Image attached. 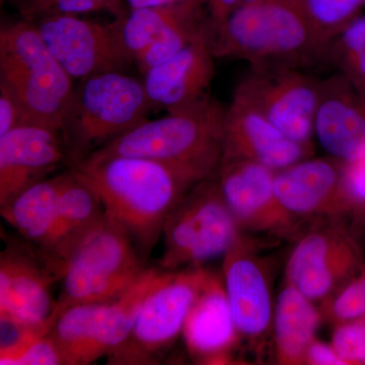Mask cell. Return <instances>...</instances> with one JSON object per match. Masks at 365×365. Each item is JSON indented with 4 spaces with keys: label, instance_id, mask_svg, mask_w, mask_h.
<instances>
[{
    "label": "cell",
    "instance_id": "obj_1",
    "mask_svg": "<svg viewBox=\"0 0 365 365\" xmlns=\"http://www.w3.org/2000/svg\"><path fill=\"white\" fill-rule=\"evenodd\" d=\"M71 168L97 192L106 215L123 228L145 260L172 209L197 184L169 165L133 157H88Z\"/></svg>",
    "mask_w": 365,
    "mask_h": 365
},
{
    "label": "cell",
    "instance_id": "obj_2",
    "mask_svg": "<svg viewBox=\"0 0 365 365\" xmlns=\"http://www.w3.org/2000/svg\"><path fill=\"white\" fill-rule=\"evenodd\" d=\"M208 38L215 58L245 60L251 67L304 71L326 64L328 52L302 0L240 4Z\"/></svg>",
    "mask_w": 365,
    "mask_h": 365
},
{
    "label": "cell",
    "instance_id": "obj_3",
    "mask_svg": "<svg viewBox=\"0 0 365 365\" xmlns=\"http://www.w3.org/2000/svg\"><path fill=\"white\" fill-rule=\"evenodd\" d=\"M225 109L210 96L157 120H146L88 155L155 160L198 182L217 172Z\"/></svg>",
    "mask_w": 365,
    "mask_h": 365
},
{
    "label": "cell",
    "instance_id": "obj_4",
    "mask_svg": "<svg viewBox=\"0 0 365 365\" xmlns=\"http://www.w3.org/2000/svg\"><path fill=\"white\" fill-rule=\"evenodd\" d=\"M73 81L50 51L36 24L21 20L2 25L0 85L16 100L21 124L61 132L73 95Z\"/></svg>",
    "mask_w": 365,
    "mask_h": 365
},
{
    "label": "cell",
    "instance_id": "obj_5",
    "mask_svg": "<svg viewBox=\"0 0 365 365\" xmlns=\"http://www.w3.org/2000/svg\"><path fill=\"white\" fill-rule=\"evenodd\" d=\"M153 107L144 83L122 71L81 79L61 129L69 165L143 123Z\"/></svg>",
    "mask_w": 365,
    "mask_h": 365
},
{
    "label": "cell",
    "instance_id": "obj_6",
    "mask_svg": "<svg viewBox=\"0 0 365 365\" xmlns=\"http://www.w3.org/2000/svg\"><path fill=\"white\" fill-rule=\"evenodd\" d=\"M146 269L131 237L105 215L67 261L57 312L59 314L76 304L113 302L129 289Z\"/></svg>",
    "mask_w": 365,
    "mask_h": 365
},
{
    "label": "cell",
    "instance_id": "obj_7",
    "mask_svg": "<svg viewBox=\"0 0 365 365\" xmlns=\"http://www.w3.org/2000/svg\"><path fill=\"white\" fill-rule=\"evenodd\" d=\"M240 234L241 228L213 175L190 188L168 216L160 268L175 271L202 266L225 256Z\"/></svg>",
    "mask_w": 365,
    "mask_h": 365
},
{
    "label": "cell",
    "instance_id": "obj_8",
    "mask_svg": "<svg viewBox=\"0 0 365 365\" xmlns=\"http://www.w3.org/2000/svg\"><path fill=\"white\" fill-rule=\"evenodd\" d=\"M205 270L202 266L165 270L160 282L143 300L130 335L107 356L108 364H155L182 332Z\"/></svg>",
    "mask_w": 365,
    "mask_h": 365
},
{
    "label": "cell",
    "instance_id": "obj_9",
    "mask_svg": "<svg viewBox=\"0 0 365 365\" xmlns=\"http://www.w3.org/2000/svg\"><path fill=\"white\" fill-rule=\"evenodd\" d=\"M321 79L302 69L251 67L235 97L262 113L288 138L313 151Z\"/></svg>",
    "mask_w": 365,
    "mask_h": 365
},
{
    "label": "cell",
    "instance_id": "obj_10",
    "mask_svg": "<svg viewBox=\"0 0 365 365\" xmlns=\"http://www.w3.org/2000/svg\"><path fill=\"white\" fill-rule=\"evenodd\" d=\"M125 18L102 24L62 14L35 24L55 58L72 78L81 81L106 72H123L134 61L122 34Z\"/></svg>",
    "mask_w": 365,
    "mask_h": 365
},
{
    "label": "cell",
    "instance_id": "obj_11",
    "mask_svg": "<svg viewBox=\"0 0 365 365\" xmlns=\"http://www.w3.org/2000/svg\"><path fill=\"white\" fill-rule=\"evenodd\" d=\"M364 272L354 237L337 225L307 232L295 247L287 268V282L311 300L326 299Z\"/></svg>",
    "mask_w": 365,
    "mask_h": 365
},
{
    "label": "cell",
    "instance_id": "obj_12",
    "mask_svg": "<svg viewBox=\"0 0 365 365\" xmlns=\"http://www.w3.org/2000/svg\"><path fill=\"white\" fill-rule=\"evenodd\" d=\"M276 170L242 158L222 160L215 176L225 202L242 230L283 235L295 218L278 201Z\"/></svg>",
    "mask_w": 365,
    "mask_h": 365
},
{
    "label": "cell",
    "instance_id": "obj_13",
    "mask_svg": "<svg viewBox=\"0 0 365 365\" xmlns=\"http://www.w3.org/2000/svg\"><path fill=\"white\" fill-rule=\"evenodd\" d=\"M240 234L223 260V284L240 337L258 342L273 325L271 281L265 263Z\"/></svg>",
    "mask_w": 365,
    "mask_h": 365
},
{
    "label": "cell",
    "instance_id": "obj_14",
    "mask_svg": "<svg viewBox=\"0 0 365 365\" xmlns=\"http://www.w3.org/2000/svg\"><path fill=\"white\" fill-rule=\"evenodd\" d=\"M54 282L28 242H9L0 255V318L31 326L54 324L58 318L50 292Z\"/></svg>",
    "mask_w": 365,
    "mask_h": 365
},
{
    "label": "cell",
    "instance_id": "obj_15",
    "mask_svg": "<svg viewBox=\"0 0 365 365\" xmlns=\"http://www.w3.org/2000/svg\"><path fill=\"white\" fill-rule=\"evenodd\" d=\"M67 160L61 132L21 124L0 137V206Z\"/></svg>",
    "mask_w": 365,
    "mask_h": 365
},
{
    "label": "cell",
    "instance_id": "obj_16",
    "mask_svg": "<svg viewBox=\"0 0 365 365\" xmlns=\"http://www.w3.org/2000/svg\"><path fill=\"white\" fill-rule=\"evenodd\" d=\"M276 197L290 215H336L355 207L343 182V165L328 158H304L277 170Z\"/></svg>",
    "mask_w": 365,
    "mask_h": 365
},
{
    "label": "cell",
    "instance_id": "obj_17",
    "mask_svg": "<svg viewBox=\"0 0 365 365\" xmlns=\"http://www.w3.org/2000/svg\"><path fill=\"white\" fill-rule=\"evenodd\" d=\"M312 153L309 148L285 136L258 110L232 97L225 109L222 160H254L277 172Z\"/></svg>",
    "mask_w": 365,
    "mask_h": 365
},
{
    "label": "cell",
    "instance_id": "obj_18",
    "mask_svg": "<svg viewBox=\"0 0 365 365\" xmlns=\"http://www.w3.org/2000/svg\"><path fill=\"white\" fill-rule=\"evenodd\" d=\"M314 137L341 163L365 157V101L339 72L321 79Z\"/></svg>",
    "mask_w": 365,
    "mask_h": 365
},
{
    "label": "cell",
    "instance_id": "obj_19",
    "mask_svg": "<svg viewBox=\"0 0 365 365\" xmlns=\"http://www.w3.org/2000/svg\"><path fill=\"white\" fill-rule=\"evenodd\" d=\"M215 59L207 30L172 58L150 69L143 83L153 106L176 112L207 97Z\"/></svg>",
    "mask_w": 365,
    "mask_h": 365
},
{
    "label": "cell",
    "instance_id": "obj_20",
    "mask_svg": "<svg viewBox=\"0 0 365 365\" xmlns=\"http://www.w3.org/2000/svg\"><path fill=\"white\" fill-rule=\"evenodd\" d=\"M182 334L190 354L200 364H222L230 359L240 336L217 274L205 270Z\"/></svg>",
    "mask_w": 365,
    "mask_h": 365
},
{
    "label": "cell",
    "instance_id": "obj_21",
    "mask_svg": "<svg viewBox=\"0 0 365 365\" xmlns=\"http://www.w3.org/2000/svg\"><path fill=\"white\" fill-rule=\"evenodd\" d=\"M105 215L97 192L71 168L64 173L51 244L44 253L38 255L55 281L61 280L71 254Z\"/></svg>",
    "mask_w": 365,
    "mask_h": 365
},
{
    "label": "cell",
    "instance_id": "obj_22",
    "mask_svg": "<svg viewBox=\"0 0 365 365\" xmlns=\"http://www.w3.org/2000/svg\"><path fill=\"white\" fill-rule=\"evenodd\" d=\"M64 173L47 177L0 206V215L38 255L51 244L56 227Z\"/></svg>",
    "mask_w": 365,
    "mask_h": 365
},
{
    "label": "cell",
    "instance_id": "obj_23",
    "mask_svg": "<svg viewBox=\"0 0 365 365\" xmlns=\"http://www.w3.org/2000/svg\"><path fill=\"white\" fill-rule=\"evenodd\" d=\"M319 324V314L313 300L287 283L274 307V338L280 364H306L307 348L314 340Z\"/></svg>",
    "mask_w": 365,
    "mask_h": 365
},
{
    "label": "cell",
    "instance_id": "obj_24",
    "mask_svg": "<svg viewBox=\"0 0 365 365\" xmlns=\"http://www.w3.org/2000/svg\"><path fill=\"white\" fill-rule=\"evenodd\" d=\"M104 307L105 304H76L58 314L50 335L59 346L66 365L95 362L93 345Z\"/></svg>",
    "mask_w": 365,
    "mask_h": 365
},
{
    "label": "cell",
    "instance_id": "obj_25",
    "mask_svg": "<svg viewBox=\"0 0 365 365\" xmlns=\"http://www.w3.org/2000/svg\"><path fill=\"white\" fill-rule=\"evenodd\" d=\"M326 64L335 67L365 101V16L360 14L334 38Z\"/></svg>",
    "mask_w": 365,
    "mask_h": 365
},
{
    "label": "cell",
    "instance_id": "obj_26",
    "mask_svg": "<svg viewBox=\"0 0 365 365\" xmlns=\"http://www.w3.org/2000/svg\"><path fill=\"white\" fill-rule=\"evenodd\" d=\"M188 4L175 2L168 6L134 9L127 14L122 34L134 61L165 29L181 16Z\"/></svg>",
    "mask_w": 365,
    "mask_h": 365
},
{
    "label": "cell",
    "instance_id": "obj_27",
    "mask_svg": "<svg viewBox=\"0 0 365 365\" xmlns=\"http://www.w3.org/2000/svg\"><path fill=\"white\" fill-rule=\"evenodd\" d=\"M314 30L328 49L334 38L360 16L362 0H302Z\"/></svg>",
    "mask_w": 365,
    "mask_h": 365
},
{
    "label": "cell",
    "instance_id": "obj_28",
    "mask_svg": "<svg viewBox=\"0 0 365 365\" xmlns=\"http://www.w3.org/2000/svg\"><path fill=\"white\" fill-rule=\"evenodd\" d=\"M21 14V20L37 23L62 14H86L107 11L96 0H9Z\"/></svg>",
    "mask_w": 365,
    "mask_h": 365
},
{
    "label": "cell",
    "instance_id": "obj_29",
    "mask_svg": "<svg viewBox=\"0 0 365 365\" xmlns=\"http://www.w3.org/2000/svg\"><path fill=\"white\" fill-rule=\"evenodd\" d=\"M332 346L347 364H365V318L338 324Z\"/></svg>",
    "mask_w": 365,
    "mask_h": 365
},
{
    "label": "cell",
    "instance_id": "obj_30",
    "mask_svg": "<svg viewBox=\"0 0 365 365\" xmlns=\"http://www.w3.org/2000/svg\"><path fill=\"white\" fill-rule=\"evenodd\" d=\"M329 311L338 324L365 318V271L339 290Z\"/></svg>",
    "mask_w": 365,
    "mask_h": 365
},
{
    "label": "cell",
    "instance_id": "obj_31",
    "mask_svg": "<svg viewBox=\"0 0 365 365\" xmlns=\"http://www.w3.org/2000/svg\"><path fill=\"white\" fill-rule=\"evenodd\" d=\"M11 365H66V360L49 332L29 346Z\"/></svg>",
    "mask_w": 365,
    "mask_h": 365
},
{
    "label": "cell",
    "instance_id": "obj_32",
    "mask_svg": "<svg viewBox=\"0 0 365 365\" xmlns=\"http://www.w3.org/2000/svg\"><path fill=\"white\" fill-rule=\"evenodd\" d=\"M342 165L346 193L354 206L365 205V157Z\"/></svg>",
    "mask_w": 365,
    "mask_h": 365
},
{
    "label": "cell",
    "instance_id": "obj_33",
    "mask_svg": "<svg viewBox=\"0 0 365 365\" xmlns=\"http://www.w3.org/2000/svg\"><path fill=\"white\" fill-rule=\"evenodd\" d=\"M21 124L20 109L11 91L0 85V137Z\"/></svg>",
    "mask_w": 365,
    "mask_h": 365
},
{
    "label": "cell",
    "instance_id": "obj_34",
    "mask_svg": "<svg viewBox=\"0 0 365 365\" xmlns=\"http://www.w3.org/2000/svg\"><path fill=\"white\" fill-rule=\"evenodd\" d=\"M209 34L215 33L239 6V0H207Z\"/></svg>",
    "mask_w": 365,
    "mask_h": 365
},
{
    "label": "cell",
    "instance_id": "obj_35",
    "mask_svg": "<svg viewBox=\"0 0 365 365\" xmlns=\"http://www.w3.org/2000/svg\"><path fill=\"white\" fill-rule=\"evenodd\" d=\"M307 364L314 365H346L332 345L314 339L307 348Z\"/></svg>",
    "mask_w": 365,
    "mask_h": 365
},
{
    "label": "cell",
    "instance_id": "obj_36",
    "mask_svg": "<svg viewBox=\"0 0 365 365\" xmlns=\"http://www.w3.org/2000/svg\"><path fill=\"white\" fill-rule=\"evenodd\" d=\"M130 7L131 11L134 9H150V7H158L175 4V0H125Z\"/></svg>",
    "mask_w": 365,
    "mask_h": 365
},
{
    "label": "cell",
    "instance_id": "obj_37",
    "mask_svg": "<svg viewBox=\"0 0 365 365\" xmlns=\"http://www.w3.org/2000/svg\"><path fill=\"white\" fill-rule=\"evenodd\" d=\"M175 2H182V4H197V6H207V0H175Z\"/></svg>",
    "mask_w": 365,
    "mask_h": 365
},
{
    "label": "cell",
    "instance_id": "obj_38",
    "mask_svg": "<svg viewBox=\"0 0 365 365\" xmlns=\"http://www.w3.org/2000/svg\"><path fill=\"white\" fill-rule=\"evenodd\" d=\"M266 1V0H239L240 4H254V2Z\"/></svg>",
    "mask_w": 365,
    "mask_h": 365
},
{
    "label": "cell",
    "instance_id": "obj_39",
    "mask_svg": "<svg viewBox=\"0 0 365 365\" xmlns=\"http://www.w3.org/2000/svg\"><path fill=\"white\" fill-rule=\"evenodd\" d=\"M362 2H364V6H365V0H362Z\"/></svg>",
    "mask_w": 365,
    "mask_h": 365
}]
</instances>
